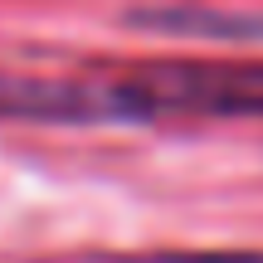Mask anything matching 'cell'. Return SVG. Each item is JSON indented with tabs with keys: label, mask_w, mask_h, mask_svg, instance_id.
Here are the masks:
<instances>
[{
	"label": "cell",
	"mask_w": 263,
	"mask_h": 263,
	"mask_svg": "<svg viewBox=\"0 0 263 263\" xmlns=\"http://www.w3.org/2000/svg\"><path fill=\"white\" fill-rule=\"evenodd\" d=\"M98 263H263V254L224 249V254H127V258H98Z\"/></svg>",
	"instance_id": "7a4b0ae2"
},
{
	"label": "cell",
	"mask_w": 263,
	"mask_h": 263,
	"mask_svg": "<svg viewBox=\"0 0 263 263\" xmlns=\"http://www.w3.org/2000/svg\"><path fill=\"white\" fill-rule=\"evenodd\" d=\"M15 122H263V59H151L83 78L0 73Z\"/></svg>",
	"instance_id": "6da1fadb"
}]
</instances>
